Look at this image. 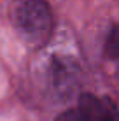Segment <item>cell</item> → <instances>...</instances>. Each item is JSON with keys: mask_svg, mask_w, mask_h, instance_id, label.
Here are the masks:
<instances>
[{"mask_svg": "<svg viewBox=\"0 0 119 121\" xmlns=\"http://www.w3.org/2000/svg\"><path fill=\"white\" fill-rule=\"evenodd\" d=\"M12 19L26 39L40 42L51 30V11L44 0H18L12 7Z\"/></svg>", "mask_w": 119, "mask_h": 121, "instance_id": "1", "label": "cell"}, {"mask_svg": "<svg viewBox=\"0 0 119 121\" xmlns=\"http://www.w3.org/2000/svg\"><path fill=\"white\" fill-rule=\"evenodd\" d=\"M75 116L77 121H119V109L109 98L86 93L79 98Z\"/></svg>", "mask_w": 119, "mask_h": 121, "instance_id": "2", "label": "cell"}, {"mask_svg": "<svg viewBox=\"0 0 119 121\" xmlns=\"http://www.w3.org/2000/svg\"><path fill=\"white\" fill-rule=\"evenodd\" d=\"M105 55L109 58H119V26H114L109 32L105 40Z\"/></svg>", "mask_w": 119, "mask_h": 121, "instance_id": "3", "label": "cell"}, {"mask_svg": "<svg viewBox=\"0 0 119 121\" xmlns=\"http://www.w3.org/2000/svg\"><path fill=\"white\" fill-rule=\"evenodd\" d=\"M58 121H77V116H75V111H70V112H65L61 114Z\"/></svg>", "mask_w": 119, "mask_h": 121, "instance_id": "4", "label": "cell"}]
</instances>
